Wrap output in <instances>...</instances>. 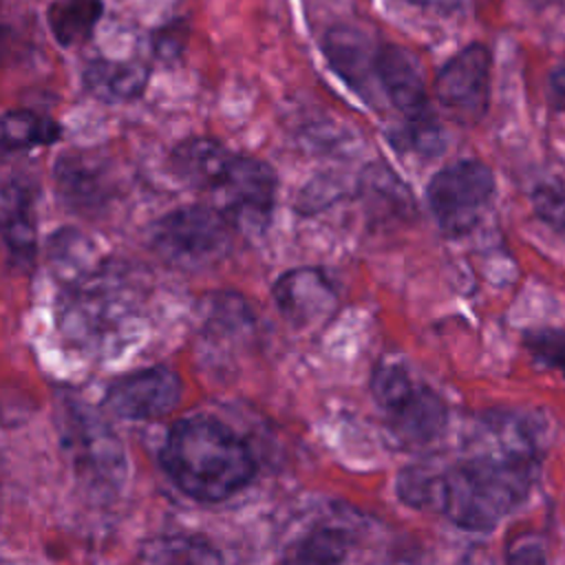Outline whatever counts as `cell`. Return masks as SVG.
<instances>
[{"instance_id":"1","label":"cell","mask_w":565,"mask_h":565,"mask_svg":"<svg viewBox=\"0 0 565 565\" xmlns=\"http://www.w3.org/2000/svg\"><path fill=\"white\" fill-rule=\"evenodd\" d=\"M539 459V424L514 411H490L463 457L446 466H411L399 472L395 490L411 508L435 510L463 530L488 532L525 501Z\"/></svg>"},{"instance_id":"2","label":"cell","mask_w":565,"mask_h":565,"mask_svg":"<svg viewBox=\"0 0 565 565\" xmlns=\"http://www.w3.org/2000/svg\"><path fill=\"white\" fill-rule=\"evenodd\" d=\"M161 463L170 479L199 501H223L241 492L256 472L249 446L207 415L185 417L172 426Z\"/></svg>"},{"instance_id":"3","label":"cell","mask_w":565,"mask_h":565,"mask_svg":"<svg viewBox=\"0 0 565 565\" xmlns=\"http://www.w3.org/2000/svg\"><path fill=\"white\" fill-rule=\"evenodd\" d=\"M371 391L382 422L399 444L419 448L444 435L448 426L446 402L402 362L377 364Z\"/></svg>"},{"instance_id":"4","label":"cell","mask_w":565,"mask_h":565,"mask_svg":"<svg viewBox=\"0 0 565 565\" xmlns=\"http://www.w3.org/2000/svg\"><path fill=\"white\" fill-rule=\"evenodd\" d=\"M232 225L210 205H188L168 212L150 230L152 249L170 265L201 269L230 249Z\"/></svg>"},{"instance_id":"5","label":"cell","mask_w":565,"mask_h":565,"mask_svg":"<svg viewBox=\"0 0 565 565\" xmlns=\"http://www.w3.org/2000/svg\"><path fill=\"white\" fill-rule=\"evenodd\" d=\"M494 174L477 159H461L437 170L426 185V203L448 238L472 232L494 196Z\"/></svg>"},{"instance_id":"6","label":"cell","mask_w":565,"mask_h":565,"mask_svg":"<svg viewBox=\"0 0 565 565\" xmlns=\"http://www.w3.org/2000/svg\"><path fill=\"white\" fill-rule=\"evenodd\" d=\"M225 221L241 232H263L269 225L276 201V172L269 163L254 157L232 159L223 181L214 190Z\"/></svg>"},{"instance_id":"7","label":"cell","mask_w":565,"mask_h":565,"mask_svg":"<svg viewBox=\"0 0 565 565\" xmlns=\"http://www.w3.org/2000/svg\"><path fill=\"white\" fill-rule=\"evenodd\" d=\"M492 55L481 42L468 44L452 55L435 75L437 102L463 124H475L488 113Z\"/></svg>"},{"instance_id":"8","label":"cell","mask_w":565,"mask_h":565,"mask_svg":"<svg viewBox=\"0 0 565 565\" xmlns=\"http://www.w3.org/2000/svg\"><path fill=\"white\" fill-rule=\"evenodd\" d=\"M181 399V380L166 366H152L117 380L106 393V406L119 417L157 419Z\"/></svg>"},{"instance_id":"9","label":"cell","mask_w":565,"mask_h":565,"mask_svg":"<svg viewBox=\"0 0 565 565\" xmlns=\"http://www.w3.org/2000/svg\"><path fill=\"white\" fill-rule=\"evenodd\" d=\"M375 75L380 90L404 115V121L435 113L428 102L422 66L408 49L399 44H377Z\"/></svg>"},{"instance_id":"10","label":"cell","mask_w":565,"mask_h":565,"mask_svg":"<svg viewBox=\"0 0 565 565\" xmlns=\"http://www.w3.org/2000/svg\"><path fill=\"white\" fill-rule=\"evenodd\" d=\"M274 302L294 327H309L335 309L338 294L322 269L296 267L278 276L271 287Z\"/></svg>"},{"instance_id":"11","label":"cell","mask_w":565,"mask_h":565,"mask_svg":"<svg viewBox=\"0 0 565 565\" xmlns=\"http://www.w3.org/2000/svg\"><path fill=\"white\" fill-rule=\"evenodd\" d=\"M322 53L331 71L360 97H373L375 53L377 44H371L366 33L353 26H331L322 40Z\"/></svg>"},{"instance_id":"12","label":"cell","mask_w":565,"mask_h":565,"mask_svg":"<svg viewBox=\"0 0 565 565\" xmlns=\"http://www.w3.org/2000/svg\"><path fill=\"white\" fill-rule=\"evenodd\" d=\"M234 154L218 141L192 137L172 150L174 174L196 190H216L223 181Z\"/></svg>"},{"instance_id":"13","label":"cell","mask_w":565,"mask_h":565,"mask_svg":"<svg viewBox=\"0 0 565 565\" xmlns=\"http://www.w3.org/2000/svg\"><path fill=\"white\" fill-rule=\"evenodd\" d=\"M0 234L13 256L29 260L35 247L33 188L22 179H11L0 188Z\"/></svg>"},{"instance_id":"14","label":"cell","mask_w":565,"mask_h":565,"mask_svg":"<svg viewBox=\"0 0 565 565\" xmlns=\"http://www.w3.org/2000/svg\"><path fill=\"white\" fill-rule=\"evenodd\" d=\"M84 86L102 102H128L143 93L148 66L128 60H93L84 68Z\"/></svg>"},{"instance_id":"15","label":"cell","mask_w":565,"mask_h":565,"mask_svg":"<svg viewBox=\"0 0 565 565\" xmlns=\"http://www.w3.org/2000/svg\"><path fill=\"white\" fill-rule=\"evenodd\" d=\"M62 199L75 210L102 205L106 199V172L88 154H66L55 166Z\"/></svg>"},{"instance_id":"16","label":"cell","mask_w":565,"mask_h":565,"mask_svg":"<svg viewBox=\"0 0 565 565\" xmlns=\"http://www.w3.org/2000/svg\"><path fill=\"white\" fill-rule=\"evenodd\" d=\"M102 13V0H53L46 9V22L57 44L77 46L90 38Z\"/></svg>"},{"instance_id":"17","label":"cell","mask_w":565,"mask_h":565,"mask_svg":"<svg viewBox=\"0 0 565 565\" xmlns=\"http://www.w3.org/2000/svg\"><path fill=\"white\" fill-rule=\"evenodd\" d=\"M143 565H223L218 550L201 536H157L143 547Z\"/></svg>"},{"instance_id":"18","label":"cell","mask_w":565,"mask_h":565,"mask_svg":"<svg viewBox=\"0 0 565 565\" xmlns=\"http://www.w3.org/2000/svg\"><path fill=\"white\" fill-rule=\"evenodd\" d=\"M60 124L31 110H11L0 115V154L49 146L60 139Z\"/></svg>"},{"instance_id":"19","label":"cell","mask_w":565,"mask_h":565,"mask_svg":"<svg viewBox=\"0 0 565 565\" xmlns=\"http://www.w3.org/2000/svg\"><path fill=\"white\" fill-rule=\"evenodd\" d=\"M347 534L340 527H316L294 541L276 565H342Z\"/></svg>"},{"instance_id":"20","label":"cell","mask_w":565,"mask_h":565,"mask_svg":"<svg viewBox=\"0 0 565 565\" xmlns=\"http://www.w3.org/2000/svg\"><path fill=\"white\" fill-rule=\"evenodd\" d=\"M399 146L411 148L426 157L439 154L446 146V135H444V128H441L437 115L430 113V115L417 117L413 121H404V128L399 132Z\"/></svg>"},{"instance_id":"21","label":"cell","mask_w":565,"mask_h":565,"mask_svg":"<svg viewBox=\"0 0 565 565\" xmlns=\"http://www.w3.org/2000/svg\"><path fill=\"white\" fill-rule=\"evenodd\" d=\"M523 342L541 364L556 369L565 377V331L534 329L525 333Z\"/></svg>"},{"instance_id":"22","label":"cell","mask_w":565,"mask_h":565,"mask_svg":"<svg viewBox=\"0 0 565 565\" xmlns=\"http://www.w3.org/2000/svg\"><path fill=\"white\" fill-rule=\"evenodd\" d=\"M536 216L565 234V188L561 183H539L532 192Z\"/></svg>"},{"instance_id":"23","label":"cell","mask_w":565,"mask_h":565,"mask_svg":"<svg viewBox=\"0 0 565 565\" xmlns=\"http://www.w3.org/2000/svg\"><path fill=\"white\" fill-rule=\"evenodd\" d=\"M183 44H185V26H181V24L163 26L154 35V51H157V55H161L166 60L177 57L181 53Z\"/></svg>"},{"instance_id":"24","label":"cell","mask_w":565,"mask_h":565,"mask_svg":"<svg viewBox=\"0 0 565 565\" xmlns=\"http://www.w3.org/2000/svg\"><path fill=\"white\" fill-rule=\"evenodd\" d=\"M508 565H545L543 547L536 541L519 539L508 550Z\"/></svg>"},{"instance_id":"25","label":"cell","mask_w":565,"mask_h":565,"mask_svg":"<svg viewBox=\"0 0 565 565\" xmlns=\"http://www.w3.org/2000/svg\"><path fill=\"white\" fill-rule=\"evenodd\" d=\"M550 97L558 110H565V66L550 75Z\"/></svg>"},{"instance_id":"26","label":"cell","mask_w":565,"mask_h":565,"mask_svg":"<svg viewBox=\"0 0 565 565\" xmlns=\"http://www.w3.org/2000/svg\"><path fill=\"white\" fill-rule=\"evenodd\" d=\"M406 4L413 7H422V9H433L439 13H452L457 9H461L466 4V0H402Z\"/></svg>"}]
</instances>
